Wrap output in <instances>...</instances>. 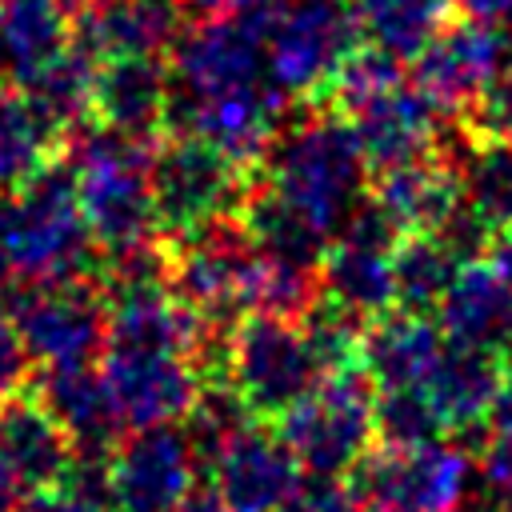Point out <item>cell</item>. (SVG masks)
I'll return each mask as SVG.
<instances>
[{
  "label": "cell",
  "mask_w": 512,
  "mask_h": 512,
  "mask_svg": "<svg viewBox=\"0 0 512 512\" xmlns=\"http://www.w3.org/2000/svg\"><path fill=\"white\" fill-rule=\"evenodd\" d=\"M236 224L244 228L252 248L280 256V260H292V264H308V268H320V256L332 240L312 216H304L292 200H284L276 188H268L256 172H252L248 192L236 208Z\"/></svg>",
  "instance_id": "4316f807"
},
{
  "label": "cell",
  "mask_w": 512,
  "mask_h": 512,
  "mask_svg": "<svg viewBox=\"0 0 512 512\" xmlns=\"http://www.w3.org/2000/svg\"><path fill=\"white\" fill-rule=\"evenodd\" d=\"M368 200L400 236L436 232L464 204V176L440 152H428V156L380 168Z\"/></svg>",
  "instance_id": "d6986e66"
},
{
  "label": "cell",
  "mask_w": 512,
  "mask_h": 512,
  "mask_svg": "<svg viewBox=\"0 0 512 512\" xmlns=\"http://www.w3.org/2000/svg\"><path fill=\"white\" fill-rule=\"evenodd\" d=\"M224 380L244 400L252 420H280L324 380V368L300 320L244 312L228 328Z\"/></svg>",
  "instance_id": "5b68a950"
},
{
  "label": "cell",
  "mask_w": 512,
  "mask_h": 512,
  "mask_svg": "<svg viewBox=\"0 0 512 512\" xmlns=\"http://www.w3.org/2000/svg\"><path fill=\"white\" fill-rule=\"evenodd\" d=\"M348 476L368 512H460L472 480V456L444 440L416 448L380 444Z\"/></svg>",
  "instance_id": "ba28073f"
},
{
  "label": "cell",
  "mask_w": 512,
  "mask_h": 512,
  "mask_svg": "<svg viewBox=\"0 0 512 512\" xmlns=\"http://www.w3.org/2000/svg\"><path fill=\"white\" fill-rule=\"evenodd\" d=\"M460 128L468 144H512V56L460 112Z\"/></svg>",
  "instance_id": "e575fe53"
},
{
  "label": "cell",
  "mask_w": 512,
  "mask_h": 512,
  "mask_svg": "<svg viewBox=\"0 0 512 512\" xmlns=\"http://www.w3.org/2000/svg\"><path fill=\"white\" fill-rule=\"evenodd\" d=\"M148 176H152L156 228L168 240L236 216L252 180L248 168H240L216 144L188 132H168L164 140H156Z\"/></svg>",
  "instance_id": "52a82bcc"
},
{
  "label": "cell",
  "mask_w": 512,
  "mask_h": 512,
  "mask_svg": "<svg viewBox=\"0 0 512 512\" xmlns=\"http://www.w3.org/2000/svg\"><path fill=\"white\" fill-rule=\"evenodd\" d=\"M64 0H0V72L24 88L76 48Z\"/></svg>",
  "instance_id": "d4e9b609"
},
{
  "label": "cell",
  "mask_w": 512,
  "mask_h": 512,
  "mask_svg": "<svg viewBox=\"0 0 512 512\" xmlns=\"http://www.w3.org/2000/svg\"><path fill=\"white\" fill-rule=\"evenodd\" d=\"M468 16L488 20V24H508L512 20V0H456Z\"/></svg>",
  "instance_id": "b9f144b4"
},
{
  "label": "cell",
  "mask_w": 512,
  "mask_h": 512,
  "mask_svg": "<svg viewBox=\"0 0 512 512\" xmlns=\"http://www.w3.org/2000/svg\"><path fill=\"white\" fill-rule=\"evenodd\" d=\"M400 84H404L400 56H392V52H384V48H376V44L364 40V44H356V48L340 60V68L332 72V80H328L320 104H332L336 116H348V112H356V108L380 100L384 92H392V88H400Z\"/></svg>",
  "instance_id": "1f68e13d"
},
{
  "label": "cell",
  "mask_w": 512,
  "mask_h": 512,
  "mask_svg": "<svg viewBox=\"0 0 512 512\" xmlns=\"http://www.w3.org/2000/svg\"><path fill=\"white\" fill-rule=\"evenodd\" d=\"M356 44L352 0H276L264 12V72L284 96L320 104L332 72Z\"/></svg>",
  "instance_id": "8992f818"
},
{
  "label": "cell",
  "mask_w": 512,
  "mask_h": 512,
  "mask_svg": "<svg viewBox=\"0 0 512 512\" xmlns=\"http://www.w3.org/2000/svg\"><path fill=\"white\" fill-rule=\"evenodd\" d=\"M20 500H24V488H20V480L8 472V464L0 460V512H16Z\"/></svg>",
  "instance_id": "ee69618b"
},
{
  "label": "cell",
  "mask_w": 512,
  "mask_h": 512,
  "mask_svg": "<svg viewBox=\"0 0 512 512\" xmlns=\"http://www.w3.org/2000/svg\"><path fill=\"white\" fill-rule=\"evenodd\" d=\"M272 424L308 476H344L376 444V384L364 364L328 372Z\"/></svg>",
  "instance_id": "277c9868"
},
{
  "label": "cell",
  "mask_w": 512,
  "mask_h": 512,
  "mask_svg": "<svg viewBox=\"0 0 512 512\" xmlns=\"http://www.w3.org/2000/svg\"><path fill=\"white\" fill-rule=\"evenodd\" d=\"M508 56H512V40L504 36V24L468 16L460 24H444L412 56V88L436 112L460 116Z\"/></svg>",
  "instance_id": "5bb4252c"
},
{
  "label": "cell",
  "mask_w": 512,
  "mask_h": 512,
  "mask_svg": "<svg viewBox=\"0 0 512 512\" xmlns=\"http://www.w3.org/2000/svg\"><path fill=\"white\" fill-rule=\"evenodd\" d=\"M28 372H32V356H28L20 328L12 320V304L0 296V400L12 392H24Z\"/></svg>",
  "instance_id": "74e56055"
},
{
  "label": "cell",
  "mask_w": 512,
  "mask_h": 512,
  "mask_svg": "<svg viewBox=\"0 0 512 512\" xmlns=\"http://www.w3.org/2000/svg\"><path fill=\"white\" fill-rule=\"evenodd\" d=\"M444 420L424 388H376V440L388 448H416L444 440Z\"/></svg>",
  "instance_id": "836d02e7"
},
{
  "label": "cell",
  "mask_w": 512,
  "mask_h": 512,
  "mask_svg": "<svg viewBox=\"0 0 512 512\" xmlns=\"http://www.w3.org/2000/svg\"><path fill=\"white\" fill-rule=\"evenodd\" d=\"M456 0H352L360 36L392 56H416L452 16Z\"/></svg>",
  "instance_id": "f1b7e54d"
},
{
  "label": "cell",
  "mask_w": 512,
  "mask_h": 512,
  "mask_svg": "<svg viewBox=\"0 0 512 512\" xmlns=\"http://www.w3.org/2000/svg\"><path fill=\"white\" fill-rule=\"evenodd\" d=\"M280 512H368L352 484L340 476H304Z\"/></svg>",
  "instance_id": "d590c367"
},
{
  "label": "cell",
  "mask_w": 512,
  "mask_h": 512,
  "mask_svg": "<svg viewBox=\"0 0 512 512\" xmlns=\"http://www.w3.org/2000/svg\"><path fill=\"white\" fill-rule=\"evenodd\" d=\"M400 232L372 208V200L356 204V212L340 224L320 256V292L348 308L360 320H376L396 308V252Z\"/></svg>",
  "instance_id": "8fae6325"
},
{
  "label": "cell",
  "mask_w": 512,
  "mask_h": 512,
  "mask_svg": "<svg viewBox=\"0 0 512 512\" xmlns=\"http://www.w3.org/2000/svg\"><path fill=\"white\" fill-rule=\"evenodd\" d=\"M92 244L68 164H48L36 180L0 196V268L20 284L88 276Z\"/></svg>",
  "instance_id": "7a4b0ae2"
},
{
  "label": "cell",
  "mask_w": 512,
  "mask_h": 512,
  "mask_svg": "<svg viewBox=\"0 0 512 512\" xmlns=\"http://www.w3.org/2000/svg\"><path fill=\"white\" fill-rule=\"evenodd\" d=\"M60 148L64 136L28 104V96L20 88H0V196L56 164Z\"/></svg>",
  "instance_id": "83f0119b"
},
{
  "label": "cell",
  "mask_w": 512,
  "mask_h": 512,
  "mask_svg": "<svg viewBox=\"0 0 512 512\" xmlns=\"http://www.w3.org/2000/svg\"><path fill=\"white\" fill-rule=\"evenodd\" d=\"M180 4H184V12L192 20H208V16H224V12H232V16H264L276 0H180Z\"/></svg>",
  "instance_id": "ab89813d"
},
{
  "label": "cell",
  "mask_w": 512,
  "mask_h": 512,
  "mask_svg": "<svg viewBox=\"0 0 512 512\" xmlns=\"http://www.w3.org/2000/svg\"><path fill=\"white\" fill-rule=\"evenodd\" d=\"M92 88H96V60L84 56L80 48H72L52 68H44L36 80H28L20 92L68 140L92 112Z\"/></svg>",
  "instance_id": "4dcf8cb0"
},
{
  "label": "cell",
  "mask_w": 512,
  "mask_h": 512,
  "mask_svg": "<svg viewBox=\"0 0 512 512\" xmlns=\"http://www.w3.org/2000/svg\"><path fill=\"white\" fill-rule=\"evenodd\" d=\"M448 336L424 312H384L364 328L360 364L376 388H420L436 368Z\"/></svg>",
  "instance_id": "cb8c5ba5"
},
{
  "label": "cell",
  "mask_w": 512,
  "mask_h": 512,
  "mask_svg": "<svg viewBox=\"0 0 512 512\" xmlns=\"http://www.w3.org/2000/svg\"><path fill=\"white\" fill-rule=\"evenodd\" d=\"M68 168L76 176V196L92 240L112 256L136 244L156 240V204H152V152L156 140L124 136L108 124H80L68 140Z\"/></svg>",
  "instance_id": "6da1fadb"
},
{
  "label": "cell",
  "mask_w": 512,
  "mask_h": 512,
  "mask_svg": "<svg viewBox=\"0 0 512 512\" xmlns=\"http://www.w3.org/2000/svg\"><path fill=\"white\" fill-rule=\"evenodd\" d=\"M172 96L208 100L264 80V16H208L180 32L168 52Z\"/></svg>",
  "instance_id": "30bf717a"
},
{
  "label": "cell",
  "mask_w": 512,
  "mask_h": 512,
  "mask_svg": "<svg viewBox=\"0 0 512 512\" xmlns=\"http://www.w3.org/2000/svg\"><path fill=\"white\" fill-rule=\"evenodd\" d=\"M464 160V200L484 220L492 236L512 228V144H468Z\"/></svg>",
  "instance_id": "d6a6232c"
},
{
  "label": "cell",
  "mask_w": 512,
  "mask_h": 512,
  "mask_svg": "<svg viewBox=\"0 0 512 512\" xmlns=\"http://www.w3.org/2000/svg\"><path fill=\"white\" fill-rule=\"evenodd\" d=\"M436 316L452 344H468L500 360L512 356V288L492 260H464L436 304Z\"/></svg>",
  "instance_id": "44dd1931"
},
{
  "label": "cell",
  "mask_w": 512,
  "mask_h": 512,
  "mask_svg": "<svg viewBox=\"0 0 512 512\" xmlns=\"http://www.w3.org/2000/svg\"><path fill=\"white\" fill-rule=\"evenodd\" d=\"M480 484L500 512H512V432L508 428H492L480 452Z\"/></svg>",
  "instance_id": "8d00e7d4"
},
{
  "label": "cell",
  "mask_w": 512,
  "mask_h": 512,
  "mask_svg": "<svg viewBox=\"0 0 512 512\" xmlns=\"http://www.w3.org/2000/svg\"><path fill=\"white\" fill-rule=\"evenodd\" d=\"M284 128V92L272 84H248L208 100H176L168 108V132H188L216 144L228 160L256 172L268 144Z\"/></svg>",
  "instance_id": "9a60e30c"
},
{
  "label": "cell",
  "mask_w": 512,
  "mask_h": 512,
  "mask_svg": "<svg viewBox=\"0 0 512 512\" xmlns=\"http://www.w3.org/2000/svg\"><path fill=\"white\" fill-rule=\"evenodd\" d=\"M492 264L504 276V284L512 288V228L500 232V236H492Z\"/></svg>",
  "instance_id": "7bdbcfd3"
},
{
  "label": "cell",
  "mask_w": 512,
  "mask_h": 512,
  "mask_svg": "<svg viewBox=\"0 0 512 512\" xmlns=\"http://www.w3.org/2000/svg\"><path fill=\"white\" fill-rule=\"evenodd\" d=\"M16 512H112L108 500L76 488V484H52V488H40V492H28L20 500Z\"/></svg>",
  "instance_id": "f35d334b"
},
{
  "label": "cell",
  "mask_w": 512,
  "mask_h": 512,
  "mask_svg": "<svg viewBox=\"0 0 512 512\" xmlns=\"http://www.w3.org/2000/svg\"><path fill=\"white\" fill-rule=\"evenodd\" d=\"M100 372L120 408L124 428L180 424L200 400L208 376L192 356L180 352H144V348H104Z\"/></svg>",
  "instance_id": "4fadbf2b"
},
{
  "label": "cell",
  "mask_w": 512,
  "mask_h": 512,
  "mask_svg": "<svg viewBox=\"0 0 512 512\" xmlns=\"http://www.w3.org/2000/svg\"><path fill=\"white\" fill-rule=\"evenodd\" d=\"M12 320L20 340L40 368L92 364L104 352L108 336V296L100 280H52V284H20L12 296Z\"/></svg>",
  "instance_id": "9c48e42d"
},
{
  "label": "cell",
  "mask_w": 512,
  "mask_h": 512,
  "mask_svg": "<svg viewBox=\"0 0 512 512\" xmlns=\"http://www.w3.org/2000/svg\"><path fill=\"white\" fill-rule=\"evenodd\" d=\"M32 392L72 436L76 452H112L120 444L124 420H120V408H116L100 368H92V364L44 368L40 384Z\"/></svg>",
  "instance_id": "603a6c76"
},
{
  "label": "cell",
  "mask_w": 512,
  "mask_h": 512,
  "mask_svg": "<svg viewBox=\"0 0 512 512\" xmlns=\"http://www.w3.org/2000/svg\"><path fill=\"white\" fill-rule=\"evenodd\" d=\"M464 260L436 236V232H412L396 240L392 252V272H396V308L408 312H436L444 300L456 268Z\"/></svg>",
  "instance_id": "f546056e"
},
{
  "label": "cell",
  "mask_w": 512,
  "mask_h": 512,
  "mask_svg": "<svg viewBox=\"0 0 512 512\" xmlns=\"http://www.w3.org/2000/svg\"><path fill=\"white\" fill-rule=\"evenodd\" d=\"M492 428H508V432H512V356L504 360V372H500V392H496V408H492Z\"/></svg>",
  "instance_id": "60d3db41"
},
{
  "label": "cell",
  "mask_w": 512,
  "mask_h": 512,
  "mask_svg": "<svg viewBox=\"0 0 512 512\" xmlns=\"http://www.w3.org/2000/svg\"><path fill=\"white\" fill-rule=\"evenodd\" d=\"M368 168H392V164H404V160H416V156H428V152H440L436 148V136H440V120H436V108L408 84L384 92L380 100L356 108L344 116Z\"/></svg>",
  "instance_id": "7402d4cb"
},
{
  "label": "cell",
  "mask_w": 512,
  "mask_h": 512,
  "mask_svg": "<svg viewBox=\"0 0 512 512\" xmlns=\"http://www.w3.org/2000/svg\"><path fill=\"white\" fill-rule=\"evenodd\" d=\"M172 68L164 56H124L96 64L92 116L124 136L160 140L168 132Z\"/></svg>",
  "instance_id": "ac0fdd59"
},
{
  "label": "cell",
  "mask_w": 512,
  "mask_h": 512,
  "mask_svg": "<svg viewBox=\"0 0 512 512\" xmlns=\"http://www.w3.org/2000/svg\"><path fill=\"white\" fill-rule=\"evenodd\" d=\"M364 168L368 160L348 120L336 112H312L276 132L256 176L312 216L328 236H336L360 204Z\"/></svg>",
  "instance_id": "3957f363"
},
{
  "label": "cell",
  "mask_w": 512,
  "mask_h": 512,
  "mask_svg": "<svg viewBox=\"0 0 512 512\" xmlns=\"http://www.w3.org/2000/svg\"><path fill=\"white\" fill-rule=\"evenodd\" d=\"M304 468L288 444L248 420L212 456V488L228 512H280L300 488Z\"/></svg>",
  "instance_id": "2e32d148"
},
{
  "label": "cell",
  "mask_w": 512,
  "mask_h": 512,
  "mask_svg": "<svg viewBox=\"0 0 512 512\" xmlns=\"http://www.w3.org/2000/svg\"><path fill=\"white\" fill-rule=\"evenodd\" d=\"M0 460L20 480L24 496L64 484L76 460L72 436L60 428V420L44 408V400L32 388L0 400Z\"/></svg>",
  "instance_id": "ffe728a7"
},
{
  "label": "cell",
  "mask_w": 512,
  "mask_h": 512,
  "mask_svg": "<svg viewBox=\"0 0 512 512\" xmlns=\"http://www.w3.org/2000/svg\"><path fill=\"white\" fill-rule=\"evenodd\" d=\"M200 456L184 424L136 428L112 448L108 500L112 512H172L196 492Z\"/></svg>",
  "instance_id": "7c38bea8"
},
{
  "label": "cell",
  "mask_w": 512,
  "mask_h": 512,
  "mask_svg": "<svg viewBox=\"0 0 512 512\" xmlns=\"http://www.w3.org/2000/svg\"><path fill=\"white\" fill-rule=\"evenodd\" d=\"M172 512H228L224 504H220V496H216V488H200V492H192L184 504H176Z\"/></svg>",
  "instance_id": "f6af8a7d"
},
{
  "label": "cell",
  "mask_w": 512,
  "mask_h": 512,
  "mask_svg": "<svg viewBox=\"0 0 512 512\" xmlns=\"http://www.w3.org/2000/svg\"><path fill=\"white\" fill-rule=\"evenodd\" d=\"M504 360L468 344H444L436 368L420 384L428 400L436 404L448 432H480L492 420L496 392H500Z\"/></svg>",
  "instance_id": "484cf974"
},
{
  "label": "cell",
  "mask_w": 512,
  "mask_h": 512,
  "mask_svg": "<svg viewBox=\"0 0 512 512\" xmlns=\"http://www.w3.org/2000/svg\"><path fill=\"white\" fill-rule=\"evenodd\" d=\"M180 0H84L72 16V36L96 64L124 56H168L184 24Z\"/></svg>",
  "instance_id": "e0dca14e"
}]
</instances>
